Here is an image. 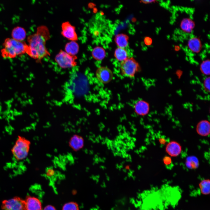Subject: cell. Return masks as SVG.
<instances>
[{"label":"cell","instance_id":"24","mask_svg":"<svg viewBox=\"0 0 210 210\" xmlns=\"http://www.w3.org/2000/svg\"><path fill=\"white\" fill-rule=\"evenodd\" d=\"M210 78L209 76L206 77L203 82V87L205 91L207 92L210 91Z\"/></svg>","mask_w":210,"mask_h":210},{"label":"cell","instance_id":"6","mask_svg":"<svg viewBox=\"0 0 210 210\" xmlns=\"http://www.w3.org/2000/svg\"><path fill=\"white\" fill-rule=\"evenodd\" d=\"M4 210H24V200L18 197L5 200L2 202Z\"/></svg>","mask_w":210,"mask_h":210},{"label":"cell","instance_id":"22","mask_svg":"<svg viewBox=\"0 0 210 210\" xmlns=\"http://www.w3.org/2000/svg\"><path fill=\"white\" fill-rule=\"evenodd\" d=\"M210 60L208 59L203 61L201 63L200 69L201 72L203 75L206 76L210 75Z\"/></svg>","mask_w":210,"mask_h":210},{"label":"cell","instance_id":"29","mask_svg":"<svg viewBox=\"0 0 210 210\" xmlns=\"http://www.w3.org/2000/svg\"><path fill=\"white\" fill-rule=\"evenodd\" d=\"M155 1L154 0H141V1L144 4H148L153 2Z\"/></svg>","mask_w":210,"mask_h":210},{"label":"cell","instance_id":"11","mask_svg":"<svg viewBox=\"0 0 210 210\" xmlns=\"http://www.w3.org/2000/svg\"><path fill=\"white\" fill-rule=\"evenodd\" d=\"M134 108L136 114L139 115L144 116L149 113L150 105L145 101L141 100L138 101L135 103Z\"/></svg>","mask_w":210,"mask_h":210},{"label":"cell","instance_id":"3","mask_svg":"<svg viewBox=\"0 0 210 210\" xmlns=\"http://www.w3.org/2000/svg\"><path fill=\"white\" fill-rule=\"evenodd\" d=\"M31 142L27 138L22 135H18L12 146L11 152L14 159L20 161L26 158L29 155Z\"/></svg>","mask_w":210,"mask_h":210},{"label":"cell","instance_id":"28","mask_svg":"<svg viewBox=\"0 0 210 210\" xmlns=\"http://www.w3.org/2000/svg\"><path fill=\"white\" fill-rule=\"evenodd\" d=\"M151 38L149 37H146L144 39V43L147 45H150L152 43Z\"/></svg>","mask_w":210,"mask_h":210},{"label":"cell","instance_id":"9","mask_svg":"<svg viewBox=\"0 0 210 210\" xmlns=\"http://www.w3.org/2000/svg\"><path fill=\"white\" fill-rule=\"evenodd\" d=\"M41 202L34 196H27L24 200V210H42Z\"/></svg>","mask_w":210,"mask_h":210},{"label":"cell","instance_id":"7","mask_svg":"<svg viewBox=\"0 0 210 210\" xmlns=\"http://www.w3.org/2000/svg\"><path fill=\"white\" fill-rule=\"evenodd\" d=\"M96 76L100 83L106 84L111 81L113 75L112 71L106 66H101L98 68L96 72Z\"/></svg>","mask_w":210,"mask_h":210},{"label":"cell","instance_id":"19","mask_svg":"<svg viewBox=\"0 0 210 210\" xmlns=\"http://www.w3.org/2000/svg\"><path fill=\"white\" fill-rule=\"evenodd\" d=\"M92 55L93 58L97 61L103 60L106 56V52L102 47L97 46L95 47L92 52Z\"/></svg>","mask_w":210,"mask_h":210},{"label":"cell","instance_id":"30","mask_svg":"<svg viewBox=\"0 0 210 210\" xmlns=\"http://www.w3.org/2000/svg\"><path fill=\"white\" fill-rule=\"evenodd\" d=\"M180 49L179 46H176L175 47V49L176 51H178Z\"/></svg>","mask_w":210,"mask_h":210},{"label":"cell","instance_id":"27","mask_svg":"<svg viewBox=\"0 0 210 210\" xmlns=\"http://www.w3.org/2000/svg\"><path fill=\"white\" fill-rule=\"evenodd\" d=\"M42 210H57L56 208L51 205H48L43 209Z\"/></svg>","mask_w":210,"mask_h":210},{"label":"cell","instance_id":"1","mask_svg":"<svg viewBox=\"0 0 210 210\" xmlns=\"http://www.w3.org/2000/svg\"><path fill=\"white\" fill-rule=\"evenodd\" d=\"M50 37L49 31L46 26L38 27L36 32L27 38L28 43L26 53L32 58L38 60L49 55L50 53L46 44Z\"/></svg>","mask_w":210,"mask_h":210},{"label":"cell","instance_id":"8","mask_svg":"<svg viewBox=\"0 0 210 210\" xmlns=\"http://www.w3.org/2000/svg\"><path fill=\"white\" fill-rule=\"evenodd\" d=\"M61 34L63 36L70 41H76L78 36L75 27L68 21L63 22L61 25Z\"/></svg>","mask_w":210,"mask_h":210},{"label":"cell","instance_id":"10","mask_svg":"<svg viewBox=\"0 0 210 210\" xmlns=\"http://www.w3.org/2000/svg\"><path fill=\"white\" fill-rule=\"evenodd\" d=\"M165 151L171 157H176L181 153L182 149L180 144L174 141L169 142L166 145Z\"/></svg>","mask_w":210,"mask_h":210},{"label":"cell","instance_id":"26","mask_svg":"<svg viewBox=\"0 0 210 210\" xmlns=\"http://www.w3.org/2000/svg\"><path fill=\"white\" fill-rule=\"evenodd\" d=\"M163 162L165 165H169L172 162V160L169 156H166L163 158Z\"/></svg>","mask_w":210,"mask_h":210},{"label":"cell","instance_id":"15","mask_svg":"<svg viewBox=\"0 0 210 210\" xmlns=\"http://www.w3.org/2000/svg\"><path fill=\"white\" fill-rule=\"evenodd\" d=\"M195 26L194 22L190 18H185L181 22L180 27L184 32L189 33H191Z\"/></svg>","mask_w":210,"mask_h":210},{"label":"cell","instance_id":"25","mask_svg":"<svg viewBox=\"0 0 210 210\" xmlns=\"http://www.w3.org/2000/svg\"><path fill=\"white\" fill-rule=\"evenodd\" d=\"M55 173V170L52 168H48L46 170V174L48 176H52L54 175Z\"/></svg>","mask_w":210,"mask_h":210},{"label":"cell","instance_id":"13","mask_svg":"<svg viewBox=\"0 0 210 210\" xmlns=\"http://www.w3.org/2000/svg\"><path fill=\"white\" fill-rule=\"evenodd\" d=\"M188 45L189 49L195 53L199 52L202 48V45L200 39L196 37L190 39L188 41Z\"/></svg>","mask_w":210,"mask_h":210},{"label":"cell","instance_id":"4","mask_svg":"<svg viewBox=\"0 0 210 210\" xmlns=\"http://www.w3.org/2000/svg\"><path fill=\"white\" fill-rule=\"evenodd\" d=\"M120 69L123 76L132 78L139 71L140 67L139 64L133 57H128L121 62Z\"/></svg>","mask_w":210,"mask_h":210},{"label":"cell","instance_id":"20","mask_svg":"<svg viewBox=\"0 0 210 210\" xmlns=\"http://www.w3.org/2000/svg\"><path fill=\"white\" fill-rule=\"evenodd\" d=\"M114 57L116 59L121 62L128 58L127 51L125 48L118 47L115 50Z\"/></svg>","mask_w":210,"mask_h":210},{"label":"cell","instance_id":"12","mask_svg":"<svg viewBox=\"0 0 210 210\" xmlns=\"http://www.w3.org/2000/svg\"><path fill=\"white\" fill-rule=\"evenodd\" d=\"M196 131L199 135L202 136L209 135L210 133V123L206 120L200 121L196 126Z\"/></svg>","mask_w":210,"mask_h":210},{"label":"cell","instance_id":"5","mask_svg":"<svg viewBox=\"0 0 210 210\" xmlns=\"http://www.w3.org/2000/svg\"><path fill=\"white\" fill-rule=\"evenodd\" d=\"M77 59L76 55H71L65 51L60 50L55 56V60L61 67L65 69L76 66Z\"/></svg>","mask_w":210,"mask_h":210},{"label":"cell","instance_id":"17","mask_svg":"<svg viewBox=\"0 0 210 210\" xmlns=\"http://www.w3.org/2000/svg\"><path fill=\"white\" fill-rule=\"evenodd\" d=\"M129 37L124 34H120L116 35L114 41L118 47L125 48L128 44Z\"/></svg>","mask_w":210,"mask_h":210},{"label":"cell","instance_id":"21","mask_svg":"<svg viewBox=\"0 0 210 210\" xmlns=\"http://www.w3.org/2000/svg\"><path fill=\"white\" fill-rule=\"evenodd\" d=\"M186 164L188 168L191 169H195L198 167L199 162L198 159L196 157L190 156L186 158Z\"/></svg>","mask_w":210,"mask_h":210},{"label":"cell","instance_id":"23","mask_svg":"<svg viewBox=\"0 0 210 210\" xmlns=\"http://www.w3.org/2000/svg\"><path fill=\"white\" fill-rule=\"evenodd\" d=\"M62 210H79V207L77 203L70 201L66 203L63 205Z\"/></svg>","mask_w":210,"mask_h":210},{"label":"cell","instance_id":"16","mask_svg":"<svg viewBox=\"0 0 210 210\" xmlns=\"http://www.w3.org/2000/svg\"><path fill=\"white\" fill-rule=\"evenodd\" d=\"M79 50V46L76 41H71L67 43L65 47V51L72 55H76Z\"/></svg>","mask_w":210,"mask_h":210},{"label":"cell","instance_id":"18","mask_svg":"<svg viewBox=\"0 0 210 210\" xmlns=\"http://www.w3.org/2000/svg\"><path fill=\"white\" fill-rule=\"evenodd\" d=\"M210 181L209 179L202 180L198 185V190L200 194L207 195L210 193Z\"/></svg>","mask_w":210,"mask_h":210},{"label":"cell","instance_id":"14","mask_svg":"<svg viewBox=\"0 0 210 210\" xmlns=\"http://www.w3.org/2000/svg\"><path fill=\"white\" fill-rule=\"evenodd\" d=\"M26 33L25 29L23 27L17 26L12 30L11 33L12 38L18 41H23L25 38Z\"/></svg>","mask_w":210,"mask_h":210},{"label":"cell","instance_id":"2","mask_svg":"<svg viewBox=\"0 0 210 210\" xmlns=\"http://www.w3.org/2000/svg\"><path fill=\"white\" fill-rule=\"evenodd\" d=\"M3 46L1 50L2 56L5 58H12L26 53L27 44L24 41L8 38L5 40Z\"/></svg>","mask_w":210,"mask_h":210}]
</instances>
